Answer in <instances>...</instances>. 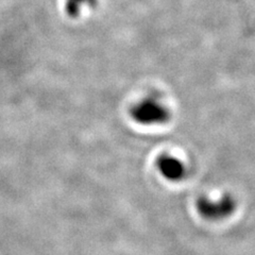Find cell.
I'll list each match as a JSON object with an SVG mask.
<instances>
[{
  "mask_svg": "<svg viewBox=\"0 0 255 255\" xmlns=\"http://www.w3.org/2000/svg\"><path fill=\"white\" fill-rule=\"evenodd\" d=\"M157 167L165 178L171 181H179L185 174V169L183 164L177 158L171 156L159 157Z\"/></svg>",
  "mask_w": 255,
  "mask_h": 255,
  "instance_id": "cell-3",
  "label": "cell"
},
{
  "mask_svg": "<svg viewBox=\"0 0 255 255\" xmlns=\"http://www.w3.org/2000/svg\"><path fill=\"white\" fill-rule=\"evenodd\" d=\"M131 116L140 125H161L168 122L169 112L159 101L153 98H147L132 108Z\"/></svg>",
  "mask_w": 255,
  "mask_h": 255,
  "instance_id": "cell-1",
  "label": "cell"
},
{
  "mask_svg": "<svg viewBox=\"0 0 255 255\" xmlns=\"http://www.w3.org/2000/svg\"><path fill=\"white\" fill-rule=\"evenodd\" d=\"M98 3V0H65L64 10L70 18H77L85 9H93Z\"/></svg>",
  "mask_w": 255,
  "mask_h": 255,
  "instance_id": "cell-4",
  "label": "cell"
},
{
  "mask_svg": "<svg viewBox=\"0 0 255 255\" xmlns=\"http://www.w3.org/2000/svg\"><path fill=\"white\" fill-rule=\"evenodd\" d=\"M234 209V202L231 198L226 197L218 203H212L207 200H201L199 202V210L209 218H220L229 215Z\"/></svg>",
  "mask_w": 255,
  "mask_h": 255,
  "instance_id": "cell-2",
  "label": "cell"
}]
</instances>
